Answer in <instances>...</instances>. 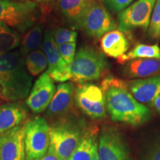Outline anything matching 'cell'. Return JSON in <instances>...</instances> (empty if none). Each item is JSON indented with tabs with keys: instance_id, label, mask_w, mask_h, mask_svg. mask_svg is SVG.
<instances>
[{
	"instance_id": "1",
	"label": "cell",
	"mask_w": 160,
	"mask_h": 160,
	"mask_svg": "<svg viewBox=\"0 0 160 160\" xmlns=\"http://www.w3.org/2000/svg\"><path fill=\"white\" fill-rule=\"evenodd\" d=\"M101 88L105 96L106 110L112 121L139 126L151 118L148 108L137 101L128 91V82L108 77L102 82Z\"/></svg>"
},
{
	"instance_id": "2",
	"label": "cell",
	"mask_w": 160,
	"mask_h": 160,
	"mask_svg": "<svg viewBox=\"0 0 160 160\" xmlns=\"http://www.w3.org/2000/svg\"><path fill=\"white\" fill-rule=\"evenodd\" d=\"M32 82L33 78L19 51L0 55V86L4 99L14 102L25 99L29 95Z\"/></svg>"
},
{
	"instance_id": "3",
	"label": "cell",
	"mask_w": 160,
	"mask_h": 160,
	"mask_svg": "<svg viewBox=\"0 0 160 160\" xmlns=\"http://www.w3.org/2000/svg\"><path fill=\"white\" fill-rule=\"evenodd\" d=\"M87 128L83 120L79 118H62L51 126L49 148L61 160H69Z\"/></svg>"
},
{
	"instance_id": "4",
	"label": "cell",
	"mask_w": 160,
	"mask_h": 160,
	"mask_svg": "<svg viewBox=\"0 0 160 160\" xmlns=\"http://www.w3.org/2000/svg\"><path fill=\"white\" fill-rule=\"evenodd\" d=\"M41 15V8L33 2L0 0V23L19 33L31 28Z\"/></svg>"
},
{
	"instance_id": "5",
	"label": "cell",
	"mask_w": 160,
	"mask_h": 160,
	"mask_svg": "<svg viewBox=\"0 0 160 160\" xmlns=\"http://www.w3.org/2000/svg\"><path fill=\"white\" fill-rule=\"evenodd\" d=\"M108 68V64L103 53L90 47L81 48L68 66L71 79L79 83L100 79Z\"/></svg>"
},
{
	"instance_id": "6",
	"label": "cell",
	"mask_w": 160,
	"mask_h": 160,
	"mask_svg": "<svg viewBox=\"0 0 160 160\" xmlns=\"http://www.w3.org/2000/svg\"><path fill=\"white\" fill-rule=\"evenodd\" d=\"M51 126L45 118L37 117L25 125L26 160L44 157L50 146Z\"/></svg>"
},
{
	"instance_id": "7",
	"label": "cell",
	"mask_w": 160,
	"mask_h": 160,
	"mask_svg": "<svg viewBox=\"0 0 160 160\" xmlns=\"http://www.w3.org/2000/svg\"><path fill=\"white\" fill-rule=\"evenodd\" d=\"M76 105L83 113L92 119L106 117L105 96L101 88L92 83H80L74 90Z\"/></svg>"
},
{
	"instance_id": "8",
	"label": "cell",
	"mask_w": 160,
	"mask_h": 160,
	"mask_svg": "<svg viewBox=\"0 0 160 160\" xmlns=\"http://www.w3.org/2000/svg\"><path fill=\"white\" fill-rule=\"evenodd\" d=\"M156 0H137L120 11L118 23L121 31L128 33L136 28L148 29Z\"/></svg>"
},
{
	"instance_id": "9",
	"label": "cell",
	"mask_w": 160,
	"mask_h": 160,
	"mask_svg": "<svg viewBox=\"0 0 160 160\" xmlns=\"http://www.w3.org/2000/svg\"><path fill=\"white\" fill-rule=\"evenodd\" d=\"M117 23L106 8L97 1L88 10L82 21L81 28L92 38H99L113 31Z\"/></svg>"
},
{
	"instance_id": "10",
	"label": "cell",
	"mask_w": 160,
	"mask_h": 160,
	"mask_svg": "<svg viewBox=\"0 0 160 160\" xmlns=\"http://www.w3.org/2000/svg\"><path fill=\"white\" fill-rule=\"evenodd\" d=\"M99 160H130L129 152L122 137L113 127H105L98 140Z\"/></svg>"
},
{
	"instance_id": "11",
	"label": "cell",
	"mask_w": 160,
	"mask_h": 160,
	"mask_svg": "<svg viewBox=\"0 0 160 160\" xmlns=\"http://www.w3.org/2000/svg\"><path fill=\"white\" fill-rule=\"evenodd\" d=\"M42 51L48 60L46 71L53 82H65L71 79L68 65L66 64L59 53V47L55 42L52 31L47 30L44 33Z\"/></svg>"
},
{
	"instance_id": "12",
	"label": "cell",
	"mask_w": 160,
	"mask_h": 160,
	"mask_svg": "<svg viewBox=\"0 0 160 160\" xmlns=\"http://www.w3.org/2000/svg\"><path fill=\"white\" fill-rule=\"evenodd\" d=\"M56 89L54 82L47 72H44L36 80L25 101L26 105L33 113H42L51 103Z\"/></svg>"
},
{
	"instance_id": "13",
	"label": "cell",
	"mask_w": 160,
	"mask_h": 160,
	"mask_svg": "<svg viewBox=\"0 0 160 160\" xmlns=\"http://www.w3.org/2000/svg\"><path fill=\"white\" fill-rule=\"evenodd\" d=\"M0 160H26L25 125L0 134Z\"/></svg>"
},
{
	"instance_id": "14",
	"label": "cell",
	"mask_w": 160,
	"mask_h": 160,
	"mask_svg": "<svg viewBox=\"0 0 160 160\" xmlns=\"http://www.w3.org/2000/svg\"><path fill=\"white\" fill-rule=\"evenodd\" d=\"M97 0H57L59 13L74 28H81L82 21L89 8Z\"/></svg>"
},
{
	"instance_id": "15",
	"label": "cell",
	"mask_w": 160,
	"mask_h": 160,
	"mask_svg": "<svg viewBox=\"0 0 160 160\" xmlns=\"http://www.w3.org/2000/svg\"><path fill=\"white\" fill-rule=\"evenodd\" d=\"M128 84L132 96L142 104H150L160 94V75L132 80Z\"/></svg>"
},
{
	"instance_id": "16",
	"label": "cell",
	"mask_w": 160,
	"mask_h": 160,
	"mask_svg": "<svg viewBox=\"0 0 160 160\" xmlns=\"http://www.w3.org/2000/svg\"><path fill=\"white\" fill-rule=\"evenodd\" d=\"M74 95V88L71 82L59 84L55 94L47 108L46 114L49 117H64L69 111Z\"/></svg>"
},
{
	"instance_id": "17",
	"label": "cell",
	"mask_w": 160,
	"mask_h": 160,
	"mask_svg": "<svg viewBox=\"0 0 160 160\" xmlns=\"http://www.w3.org/2000/svg\"><path fill=\"white\" fill-rule=\"evenodd\" d=\"M125 33L120 30H113L102 37L100 46L106 56L118 59L128 51L131 45Z\"/></svg>"
},
{
	"instance_id": "18",
	"label": "cell",
	"mask_w": 160,
	"mask_h": 160,
	"mask_svg": "<svg viewBox=\"0 0 160 160\" xmlns=\"http://www.w3.org/2000/svg\"><path fill=\"white\" fill-rule=\"evenodd\" d=\"M28 118V111L20 102H9L0 107V134L20 125Z\"/></svg>"
},
{
	"instance_id": "19",
	"label": "cell",
	"mask_w": 160,
	"mask_h": 160,
	"mask_svg": "<svg viewBox=\"0 0 160 160\" xmlns=\"http://www.w3.org/2000/svg\"><path fill=\"white\" fill-rule=\"evenodd\" d=\"M98 128L88 127L69 160H99L98 154Z\"/></svg>"
},
{
	"instance_id": "20",
	"label": "cell",
	"mask_w": 160,
	"mask_h": 160,
	"mask_svg": "<svg viewBox=\"0 0 160 160\" xmlns=\"http://www.w3.org/2000/svg\"><path fill=\"white\" fill-rule=\"evenodd\" d=\"M160 73V59H138L125 65L124 74L129 78H145Z\"/></svg>"
},
{
	"instance_id": "21",
	"label": "cell",
	"mask_w": 160,
	"mask_h": 160,
	"mask_svg": "<svg viewBox=\"0 0 160 160\" xmlns=\"http://www.w3.org/2000/svg\"><path fill=\"white\" fill-rule=\"evenodd\" d=\"M44 29L45 27L42 23H37L24 35L21 40L19 51L24 58L31 52L39 48L43 42Z\"/></svg>"
},
{
	"instance_id": "22",
	"label": "cell",
	"mask_w": 160,
	"mask_h": 160,
	"mask_svg": "<svg viewBox=\"0 0 160 160\" xmlns=\"http://www.w3.org/2000/svg\"><path fill=\"white\" fill-rule=\"evenodd\" d=\"M138 59H160V48L157 44L153 45L138 44L128 53L118 58L120 64H124L130 60Z\"/></svg>"
},
{
	"instance_id": "23",
	"label": "cell",
	"mask_w": 160,
	"mask_h": 160,
	"mask_svg": "<svg viewBox=\"0 0 160 160\" xmlns=\"http://www.w3.org/2000/svg\"><path fill=\"white\" fill-rule=\"evenodd\" d=\"M21 39L19 32L0 23V55L15 50L20 45Z\"/></svg>"
},
{
	"instance_id": "24",
	"label": "cell",
	"mask_w": 160,
	"mask_h": 160,
	"mask_svg": "<svg viewBox=\"0 0 160 160\" xmlns=\"http://www.w3.org/2000/svg\"><path fill=\"white\" fill-rule=\"evenodd\" d=\"M25 67L32 77L41 74L48 68V60L42 50L37 49L31 52L25 58Z\"/></svg>"
},
{
	"instance_id": "25",
	"label": "cell",
	"mask_w": 160,
	"mask_h": 160,
	"mask_svg": "<svg viewBox=\"0 0 160 160\" xmlns=\"http://www.w3.org/2000/svg\"><path fill=\"white\" fill-rule=\"evenodd\" d=\"M148 33L152 39H160V0H156L150 20Z\"/></svg>"
},
{
	"instance_id": "26",
	"label": "cell",
	"mask_w": 160,
	"mask_h": 160,
	"mask_svg": "<svg viewBox=\"0 0 160 160\" xmlns=\"http://www.w3.org/2000/svg\"><path fill=\"white\" fill-rule=\"evenodd\" d=\"M53 39L58 46L66 43L76 42L77 38V33L73 30L58 28L52 31Z\"/></svg>"
},
{
	"instance_id": "27",
	"label": "cell",
	"mask_w": 160,
	"mask_h": 160,
	"mask_svg": "<svg viewBox=\"0 0 160 160\" xmlns=\"http://www.w3.org/2000/svg\"><path fill=\"white\" fill-rule=\"evenodd\" d=\"M76 46H77L76 42L66 43L58 46L60 55L64 62L68 66L74 59L76 55Z\"/></svg>"
},
{
	"instance_id": "28",
	"label": "cell",
	"mask_w": 160,
	"mask_h": 160,
	"mask_svg": "<svg viewBox=\"0 0 160 160\" xmlns=\"http://www.w3.org/2000/svg\"><path fill=\"white\" fill-rule=\"evenodd\" d=\"M135 0H106L108 5L114 11H122L131 5Z\"/></svg>"
},
{
	"instance_id": "29",
	"label": "cell",
	"mask_w": 160,
	"mask_h": 160,
	"mask_svg": "<svg viewBox=\"0 0 160 160\" xmlns=\"http://www.w3.org/2000/svg\"><path fill=\"white\" fill-rule=\"evenodd\" d=\"M145 160H160V144L150 151Z\"/></svg>"
},
{
	"instance_id": "30",
	"label": "cell",
	"mask_w": 160,
	"mask_h": 160,
	"mask_svg": "<svg viewBox=\"0 0 160 160\" xmlns=\"http://www.w3.org/2000/svg\"><path fill=\"white\" fill-rule=\"evenodd\" d=\"M28 160H61L59 157H57V155L53 152V150L51 148H48V151L46 154L42 157V158H39V159H28Z\"/></svg>"
},
{
	"instance_id": "31",
	"label": "cell",
	"mask_w": 160,
	"mask_h": 160,
	"mask_svg": "<svg viewBox=\"0 0 160 160\" xmlns=\"http://www.w3.org/2000/svg\"><path fill=\"white\" fill-rule=\"evenodd\" d=\"M150 105H151L158 113H160V94L158 95L157 97L150 103Z\"/></svg>"
},
{
	"instance_id": "32",
	"label": "cell",
	"mask_w": 160,
	"mask_h": 160,
	"mask_svg": "<svg viewBox=\"0 0 160 160\" xmlns=\"http://www.w3.org/2000/svg\"><path fill=\"white\" fill-rule=\"evenodd\" d=\"M36 3H50L53 2V0H29Z\"/></svg>"
},
{
	"instance_id": "33",
	"label": "cell",
	"mask_w": 160,
	"mask_h": 160,
	"mask_svg": "<svg viewBox=\"0 0 160 160\" xmlns=\"http://www.w3.org/2000/svg\"><path fill=\"white\" fill-rule=\"evenodd\" d=\"M1 93H2V88H1V86H0V96H1Z\"/></svg>"
},
{
	"instance_id": "34",
	"label": "cell",
	"mask_w": 160,
	"mask_h": 160,
	"mask_svg": "<svg viewBox=\"0 0 160 160\" xmlns=\"http://www.w3.org/2000/svg\"><path fill=\"white\" fill-rule=\"evenodd\" d=\"M55 1V0H53V2H54Z\"/></svg>"
}]
</instances>
